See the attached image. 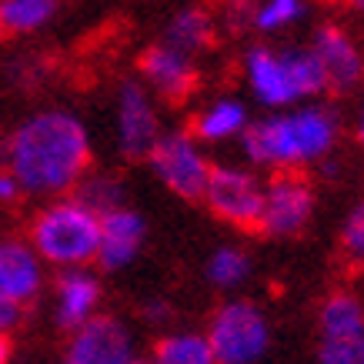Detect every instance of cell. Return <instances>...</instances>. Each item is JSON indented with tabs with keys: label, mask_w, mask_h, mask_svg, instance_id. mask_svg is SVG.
I'll return each instance as SVG.
<instances>
[{
	"label": "cell",
	"mask_w": 364,
	"mask_h": 364,
	"mask_svg": "<svg viewBox=\"0 0 364 364\" xmlns=\"http://www.w3.org/2000/svg\"><path fill=\"white\" fill-rule=\"evenodd\" d=\"M141 74L151 87L171 104H181L198 90V70L191 64L188 54H181L174 47L157 44L141 54Z\"/></svg>",
	"instance_id": "cell-12"
},
{
	"label": "cell",
	"mask_w": 364,
	"mask_h": 364,
	"mask_svg": "<svg viewBox=\"0 0 364 364\" xmlns=\"http://www.w3.org/2000/svg\"><path fill=\"white\" fill-rule=\"evenodd\" d=\"M171 318V308H167L164 301H147L144 304V321H151V324H164Z\"/></svg>",
	"instance_id": "cell-28"
},
{
	"label": "cell",
	"mask_w": 364,
	"mask_h": 364,
	"mask_svg": "<svg viewBox=\"0 0 364 364\" xmlns=\"http://www.w3.org/2000/svg\"><path fill=\"white\" fill-rule=\"evenodd\" d=\"M90 164L87 127L64 111H44L23 121L7 144V171L31 194L70 191Z\"/></svg>",
	"instance_id": "cell-1"
},
{
	"label": "cell",
	"mask_w": 364,
	"mask_h": 364,
	"mask_svg": "<svg viewBox=\"0 0 364 364\" xmlns=\"http://www.w3.org/2000/svg\"><path fill=\"white\" fill-rule=\"evenodd\" d=\"M100 308V281L87 267H70L60 271L54 287V321L64 331H77L80 324L97 318Z\"/></svg>",
	"instance_id": "cell-13"
},
{
	"label": "cell",
	"mask_w": 364,
	"mask_h": 364,
	"mask_svg": "<svg viewBox=\"0 0 364 364\" xmlns=\"http://www.w3.org/2000/svg\"><path fill=\"white\" fill-rule=\"evenodd\" d=\"M341 241H344V251L351 254V257H361L364 261V200L351 210V218L344 221Z\"/></svg>",
	"instance_id": "cell-25"
},
{
	"label": "cell",
	"mask_w": 364,
	"mask_h": 364,
	"mask_svg": "<svg viewBox=\"0 0 364 364\" xmlns=\"http://www.w3.org/2000/svg\"><path fill=\"white\" fill-rule=\"evenodd\" d=\"M358 4H361V7H364V0H358Z\"/></svg>",
	"instance_id": "cell-32"
},
{
	"label": "cell",
	"mask_w": 364,
	"mask_h": 364,
	"mask_svg": "<svg viewBox=\"0 0 364 364\" xmlns=\"http://www.w3.org/2000/svg\"><path fill=\"white\" fill-rule=\"evenodd\" d=\"M247 84L257 97L271 104V107H284L301 97H314L328 87L324 70H321L318 57L308 50H284V54H271L264 47H254L247 60Z\"/></svg>",
	"instance_id": "cell-4"
},
{
	"label": "cell",
	"mask_w": 364,
	"mask_h": 364,
	"mask_svg": "<svg viewBox=\"0 0 364 364\" xmlns=\"http://www.w3.org/2000/svg\"><path fill=\"white\" fill-rule=\"evenodd\" d=\"M161 137L157 114L147 100V90L141 84H124L121 104H117V141L127 157H147L151 147Z\"/></svg>",
	"instance_id": "cell-11"
},
{
	"label": "cell",
	"mask_w": 364,
	"mask_h": 364,
	"mask_svg": "<svg viewBox=\"0 0 364 364\" xmlns=\"http://www.w3.org/2000/svg\"><path fill=\"white\" fill-rule=\"evenodd\" d=\"M311 210H314V194L308 184L294 174H281L271 181V188H264V204H261V218L254 231L267 237L298 234L308 224Z\"/></svg>",
	"instance_id": "cell-9"
},
{
	"label": "cell",
	"mask_w": 364,
	"mask_h": 364,
	"mask_svg": "<svg viewBox=\"0 0 364 364\" xmlns=\"http://www.w3.org/2000/svg\"><path fill=\"white\" fill-rule=\"evenodd\" d=\"M141 354L134 348L127 324L114 314H97L77 331H70L64 364H137Z\"/></svg>",
	"instance_id": "cell-7"
},
{
	"label": "cell",
	"mask_w": 364,
	"mask_h": 364,
	"mask_svg": "<svg viewBox=\"0 0 364 364\" xmlns=\"http://www.w3.org/2000/svg\"><path fill=\"white\" fill-rule=\"evenodd\" d=\"M244 121H247V114H244V107L237 100H218V104H210L208 111L198 117L194 134L204 137V141H224L231 134H241Z\"/></svg>",
	"instance_id": "cell-20"
},
{
	"label": "cell",
	"mask_w": 364,
	"mask_h": 364,
	"mask_svg": "<svg viewBox=\"0 0 364 364\" xmlns=\"http://www.w3.org/2000/svg\"><path fill=\"white\" fill-rule=\"evenodd\" d=\"M44 291V261L23 241H0V298L27 308Z\"/></svg>",
	"instance_id": "cell-10"
},
{
	"label": "cell",
	"mask_w": 364,
	"mask_h": 364,
	"mask_svg": "<svg viewBox=\"0 0 364 364\" xmlns=\"http://www.w3.org/2000/svg\"><path fill=\"white\" fill-rule=\"evenodd\" d=\"M137 364H151V361H147V358H141V361H137Z\"/></svg>",
	"instance_id": "cell-31"
},
{
	"label": "cell",
	"mask_w": 364,
	"mask_h": 364,
	"mask_svg": "<svg viewBox=\"0 0 364 364\" xmlns=\"http://www.w3.org/2000/svg\"><path fill=\"white\" fill-rule=\"evenodd\" d=\"M358 137H361V144H364V107H361V117H358Z\"/></svg>",
	"instance_id": "cell-30"
},
{
	"label": "cell",
	"mask_w": 364,
	"mask_h": 364,
	"mask_svg": "<svg viewBox=\"0 0 364 364\" xmlns=\"http://www.w3.org/2000/svg\"><path fill=\"white\" fill-rule=\"evenodd\" d=\"M100 244V214L84 208L77 198L57 200L33 218L31 247L47 264L70 271V267H87L97 261Z\"/></svg>",
	"instance_id": "cell-3"
},
{
	"label": "cell",
	"mask_w": 364,
	"mask_h": 364,
	"mask_svg": "<svg viewBox=\"0 0 364 364\" xmlns=\"http://www.w3.org/2000/svg\"><path fill=\"white\" fill-rule=\"evenodd\" d=\"M21 321H23V308H21V304L0 298V338H11V334L21 328Z\"/></svg>",
	"instance_id": "cell-26"
},
{
	"label": "cell",
	"mask_w": 364,
	"mask_h": 364,
	"mask_svg": "<svg viewBox=\"0 0 364 364\" xmlns=\"http://www.w3.org/2000/svg\"><path fill=\"white\" fill-rule=\"evenodd\" d=\"M60 0H0V31L27 33L54 17Z\"/></svg>",
	"instance_id": "cell-19"
},
{
	"label": "cell",
	"mask_w": 364,
	"mask_h": 364,
	"mask_svg": "<svg viewBox=\"0 0 364 364\" xmlns=\"http://www.w3.org/2000/svg\"><path fill=\"white\" fill-rule=\"evenodd\" d=\"M204 338L214 364H261L271 351V321L254 301H224L210 314Z\"/></svg>",
	"instance_id": "cell-5"
},
{
	"label": "cell",
	"mask_w": 364,
	"mask_h": 364,
	"mask_svg": "<svg viewBox=\"0 0 364 364\" xmlns=\"http://www.w3.org/2000/svg\"><path fill=\"white\" fill-rule=\"evenodd\" d=\"M304 11V4L301 0H264L257 11H254V23L261 27V31H277V27H287V23H294Z\"/></svg>",
	"instance_id": "cell-24"
},
{
	"label": "cell",
	"mask_w": 364,
	"mask_h": 364,
	"mask_svg": "<svg viewBox=\"0 0 364 364\" xmlns=\"http://www.w3.org/2000/svg\"><path fill=\"white\" fill-rule=\"evenodd\" d=\"M80 204L90 208L94 214H111V210L121 208V184L114 181V177H90L80 184Z\"/></svg>",
	"instance_id": "cell-22"
},
{
	"label": "cell",
	"mask_w": 364,
	"mask_h": 364,
	"mask_svg": "<svg viewBox=\"0 0 364 364\" xmlns=\"http://www.w3.org/2000/svg\"><path fill=\"white\" fill-rule=\"evenodd\" d=\"M318 364H364V334L318 344Z\"/></svg>",
	"instance_id": "cell-23"
},
{
	"label": "cell",
	"mask_w": 364,
	"mask_h": 364,
	"mask_svg": "<svg viewBox=\"0 0 364 364\" xmlns=\"http://www.w3.org/2000/svg\"><path fill=\"white\" fill-rule=\"evenodd\" d=\"M334 141H338V121L321 107H301L244 131L247 157L267 167H298L318 161L331 151Z\"/></svg>",
	"instance_id": "cell-2"
},
{
	"label": "cell",
	"mask_w": 364,
	"mask_h": 364,
	"mask_svg": "<svg viewBox=\"0 0 364 364\" xmlns=\"http://www.w3.org/2000/svg\"><path fill=\"white\" fill-rule=\"evenodd\" d=\"M144 244V221L127 208H117L100 218L97 264L104 271H121L137 257Z\"/></svg>",
	"instance_id": "cell-15"
},
{
	"label": "cell",
	"mask_w": 364,
	"mask_h": 364,
	"mask_svg": "<svg viewBox=\"0 0 364 364\" xmlns=\"http://www.w3.org/2000/svg\"><path fill=\"white\" fill-rule=\"evenodd\" d=\"M204 200H208V208L221 221L237 224V228H257L261 204H264V188L247 171H237V167H210Z\"/></svg>",
	"instance_id": "cell-8"
},
{
	"label": "cell",
	"mask_w": 364,
	"mask_h": 364,
	"mask_svg": "<svg viewBox=\"0 0 364 364\" xmlns=\"http://www.w3.org/2000/svg\"><path fill=\"white\" fill-rule=\"evenodd\" d=\"M151 364H214L204 331H171L147 354Z\"/></svg>",
	"instance_id": "cell-17"
},
{
	"label": "cell",
	"mask_w": 364,
	"mask_h": 364,
	"mask_svg": "<svg viewBox=\"0 0 364 364\" xmlns=\"http://www.w3.org/2000/svg\"><path fill=\"white\" fill-rule=\"evenodd\" d=\"M251 274V257L237 247H218L208 261V281L214 287H237Z\"/></svg>",
	"instance_id": "cell-21"
},
{
	"label": "cell",
	"mask_w": 364,
	"mask_h": 364,
	"mask_svg": "<svg viewBox=\"0 0 364 364\" xmlns=\"http://www.w3.org/2000/svg\"><path fill=\"white\" fill-rule=\"evenodd\" d=\"M147 157H151L154 174L174 194H181V198H204L210 164L208 157L198 151V144L191 141V134H181V131L161 134Z\"/></svg>",
	"instance_id": "cell-6"
},
{
	"label": "cell",
	"mask_w": 364,
	"mask_h": 364,
	"mask_svg": "<svg viewBox=\"0 0 364 364\" xmlns=\"http://www.w3.org/2000/svg\"><path fill=\"white\" fill-rule=\"evenodd\" d=\"M311 54L318 57L321 70H324V80L328 87L334 90H351L364 74V54L358 50L351 37L338 27H321L314 33V44H311Z\"/></svg>",
	"instance_id": "cell-14"
},
{
	"label": "cell",
	"mask_w": 364,
	"mask_h": 364,
	"mask_svg": "<svg viewBox=\"0 0 364 364\" xmlns=\"http://www.w3.org/2000/svg\"><path fill=\"white\" fill-rule=\"evenodd\" d=\"M214 37V21H210L208 11H181L167 27V47H174L181 54H194V50H204Z\"/></svg>",
	"instance_id": "cell-18"
},
{
	"label": "cell",
	"mask_w": 364,
	"mask_h": 364,
	"mask_svg": "<svg viewBox=\"0 0 364 364\" xmlns=\"http://www.w3.org/2000/svg\"><path fill=\"white\" fill-rule=\"evenodd\" d=\"M21 194H23L21 181H17V177H14L11 171L4 167V171H0V200H17Z\"/></svg>",
	"instance_id": "cell-27"
},
{
	"label": "cell",
	"mask_w": 364,
	"mask_h": 364,
	"mask_svg": "<svg viewBox=\"0 0 364 364\" xmlns=\"http://www.w3.org/2000/svg\"><path fill=\"white\" fill-rule=\"evenodd\" d=\"M318 331H321V341L364 334V304L354 294H344V291L331 294L318 311Z\"/></svg>",
	"instance_id": "cell-16"
},
{
	"label": "cell",
	"mask_w": 364,
	"mask_h": 364,
	"mask_svg": "<svg viewBox=\"0 0 364 364\" xmlns=\"http://www.w3.org/2000/svg\"><path fill=\"white\" fill-rule=\"evenodd\" d=\"M11 354H14L11 338H0V364H11Z\"/></svg>",
	"instance_id": "cell-29"
}]
</instances>
